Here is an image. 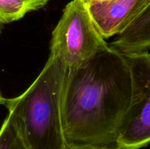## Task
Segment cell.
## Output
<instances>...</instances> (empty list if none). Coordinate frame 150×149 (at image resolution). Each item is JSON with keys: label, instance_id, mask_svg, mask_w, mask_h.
I'll return each instance as SVG.
<instances>
[{"label": "cell", "instance_id": "1", "mask_svg": "<svg viewBox=\"0 0 150 149\" xmlns=\"http://www.w3.org/2000/svg\"><path fill=\"white\" fill-rule=\"evenodd\" d=\"M131 95L128 63L109 45L87 61L67 69L62 99L67 146L115 147Z\"/></svg>", "mask_w": 150, "mask_h": 149}, {"label": "cell", "instance_id": "2", "mask_svg": "<svg viewBox=\"0 0 150 149\" xmlns=\"http://www.w3.org/2000/svg\"><path fill=\"white\" fill-rule=\"evenodd\" d=\"M67 67L50 54L43 69L19 96L4 106L27 149H67L62 99Z\"/></svg>", "mask_w": 150, "mask_h": 149}, {"label": "cell", "instance_id": "3", "mask_svg": "<svg viewBox=\"0 0 150 149\" xmlns=\"http://www.w3.org/2000/svg\"><path fill=\"white\" fill-rule=\"evenodd\" d=\"M108 45L87 6L80 0H72L53 30L50 54L60 58L69 69L87 61Z\"/></svg>", "mask_w": 150, "mask_h": 149}, {"label": "cell", "instance_id": "4", "mask_svg": "<svg viewBox=\"0 0 150 149\" xmlns=\"http://www.w3.org/2000/svg\"><path fill=\"white\" fill-rule=\"evenodd\" d=\"M123 55L130 67L132 95L117 131L116 146L122 149H140L150 143V53Z\"/></svg>", "mask_w": 150, "mask_h": 149}, {"label": "cell", "instance_id": "5", "mask_svg": "<svg viewBox=\"0 0 150 149\" xmlns=\"http://www.w3.org/2000/svg\"><path fill=\"white\" fill-rule=\"evenodd\" d=\"M150 3V0H109L87 6L105 39L123 32Z\"/></svg>", "mask_w": 150, "mask_h": 149}, {"label": "cell", "instance_id": "6", "mask_svg": "<svg viewBox=\"0 0 150 149\" xmlns=\"http://www.w3.org/2000/svg\"><path fill=\"white\" fill-rule=\"evenodd\" d=\"M123 54L149 52L150 50V3L144 11L108 44Z\"/></svg>", "mask_w": 150, "mask_h": 149}, {"label": "cell", "instance_id": "7", "mask_svg": "<svg viewBox=\"0 0 150 149\" xmlns=\"http://www.w3.org/2000/svg\"><path fill=\"white\" fill-rule=\"evenodd\" d=\"M49 0H0V21L9 23L42 8Z\"/></svg>", "mask_w": 150, "mask_h": 149}, {"label": "cell", "instance_id": "8", "mask_svg": "<svg viewBox=\"0 0 150 149\" xmlns=\"http://www.w3.org/2000/svg\"><path fill=\"white\" fill-rule=\"evenodd\" d=\"M0 149H27L9 115L0 128Z\"/></svg>", "mask_w": 150, "mask_h": 149}, {"label": "cell", "instance_id": "9", "mask_svg": "<svg viewBox=\"0 0 150 149\" xmlns=\"http://www.w3.org/2000/svg\"><path fill=\"white\" fill-rule=\"evenodd\" d=\"M67 149H122L117 147H104V146H67Z\"/></svg>", "mask_w": 150, "mask_h": 149}, {"label": "cell", "instance_id": "10", "mask_svg": "<svg viewBox=\"0 0 150 149\" xmlns=\"http://www.w3.org/2000/svg\"><path fill=\"white\" fill-rule=\"evenodd\" d=\"M83 3H84L86 6L91 5V4H97V3H101L104 2V1H109V0H80Z\"/></svg>", "mask_w": 150, "mask_h": 149}, {"label": "cell", "instance_id": "11", "mask_svg": "<svg viewBox=\"0 0 150 149\" xmlns=\"http://www.w3.org/2000/svg\"><path fill=\"white\" fill-rule=\"evenodd\" d=\"M3 25L4 24H3V23L0 21V34L1 33V31H2ZM5 102H6V99L2 96V94H1V91H0V105H4V103H5Z\"/></svg>", "mask_w": 150, "mask_h": 149}, {"label": "cell", "instance_id": "12", "mask_svg": "<svg viewBox=\"0 0 150 149\" xmlns=\"http://www.w3.org/2000/svg\"><path fill=\"white\" fill-rule=\"evenodd\" d=\"M149 53H150V52H149Z\"/></svg>", "mask_w": 150, "mask_h": 149}]
</instances>
